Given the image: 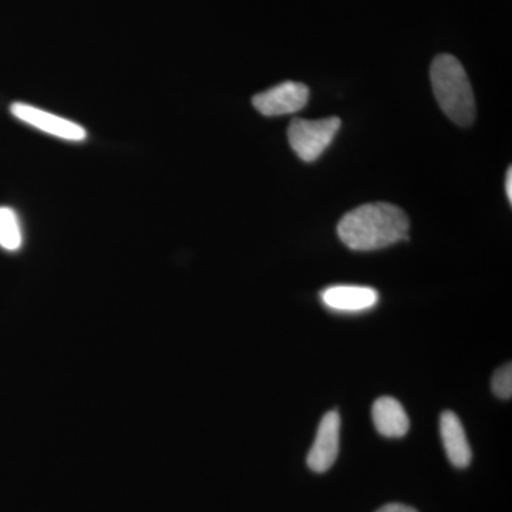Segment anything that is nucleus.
Returning <instances> with one entry per match:
<instances>
[{"label": "nucleus", "instance_id": "8", "mask_svg": "<svg viewBox=\"0 0 512 512\" xmlns=\"http://www.w3.org/2000/svg\"><path fill=\"white\" fill-rule=\"evenodd\" d=\"M440 434L450 463L457 468L467 467L473 453H471L466 431H464L463 424H461L456 413L448 410V412L441 414Z\"/></svg>", "mask_w": 512, "mask_h": 512}, {"label": "nucleus", "instance_id": "13", "mask_svg": "<svg viewBox=\"0 0 512 512\" xmlns=\"http://www.w3.org/2000/svg\"><path fill=\"white\" fill-rule=\"evenodd\" d=\"M505 191H507V197L512 202V170L508 168L507 178H505Z\"/></svg>", "mask_w": 512, "mask_h": 512}, {"label": "nucleus", "instance_id": "12", "mask_svg": "<svg viewBox=\"0 0 512 512\" xmlns=\"http://www.w3.org/2000/svg\"><path fill=\"white\" fill-rule=\"evenodd\" d=\"M376 512H417L412 507H407V505L403 504H387L384 507L380 508L379 511Z\"/></svg>", "mask_w": 512, "mask_h": 512}, {"label": "nucleus", "instance_id": "11", "mask_svg": "<svg viewBox=\"0 0 512 512\" xmlns=\"http://www.w3.org/2000/svg\"><path fill=\"white\" fill-rule=\"evenodd\" d=\"M494 394H497L500 399L508 400L512 396V366L511 363H507L503 367L497 370L493 376V382H491Z\"/></svg>", "mask_w": 512, "mask_h": 512}, {"label": "nucleus", "instance_id": "4", "mask_svg": "<svg viewBox=\"0 0 512 512\" xmlns=\"http://www.w3.org/2000/svg\"><path fill=\"white\" fill-rule=\"evenodd\" d=\"M309 87L298 82H284L256 94L252 104L268 117L285 116L302 110L309 101Z\"/></svg>", "mask_w": 512, "mask_h": 512}, {"label": "nucleus", "instance_id": "6", "mask_svg": "<svg viewBox=\"0 0 512 512\" xmlns=\"http://www.w3.org/2000/svg\"><path fill=\"white\" fill-rule=\"evenodd\" d=\"M340 416L338 412L325 414L318 434L308 454V466L315 473H325L335 464L339 454Z\"/></svg>", "mask_w": 512, "mask_h": 512}, {"label": "nucleus", "instance_id": "5", "mask_svg": "<svg viewBox=\"0 0 512 512\" xmlns=\"http://www.w3.org/2000/svg\"><path fill=\"white\" fill-rule=\"evenodd\" d=\"M10 111L16 119L43 131V133L50 134V136L67 141L86 140V130L74 121L63 119V117L55 116V114L47 113L45 110L37 109V107L25 103L12 104Z\"/></svg>", "mask_w": 512, "mask_h": 512}, {"label": "nucleus", "instance_id": "7", "mask_svg": "<svg viewBox=\"0 0 512 512\" xmlns=\"http://www.w3.org/2000/svg\"><path fill=\"white\" fill-rule=\"evenodd\" d=\"M322 301L338 312H362L379 302V293L369 286L336 285L322 292Z\"/></svg>", "mask_w": 512, "mask_h": 512}, {"label": "nucleus", "instance_id": "2", "mask_svg": "<svg viewBox=\"0 0 512 512\" xmlns=\"http://www.w3.org/2000/svg\"><path fill=\"white\" fill-rule=\"evenodd\" d=\"M430 77L434 96L448 119L461 127L471 126L476 119V100L463 64L457 57L439 55L431 63Z\"/></svg>", "mask_w": 512, "mask_h": 512}, {"label": "nucleus", "instance_id": "1", "mask_svg": "<svg viewBox=\"0 0 512 512\" xmlns=\"http://www.w3.org/2000/svg\"><path fill=\"white\" fill-rule=\"evenodd\" d=\"M406 212L389 202H372L343 215L339 221L340 241L352 251H376L409 239Z\"/></svg>", "mask_w": 512, "mask_h": 512}, {"label": "nucleus", "instance_id": "10", "mask_svg": "<svg viewBox=\"0 0 512 512\" xmlns=\"http://www.w3.org/2000/svg\"><path fill=\"white\" fill-rule=\"evenodd\" d=\"M22 245V229L18 215L8 207H0V247L18 251Z\"/></svg>", "mask_w": 512, "mask_h": 512}, {"label": "nucleus", "instance_id": "3", "mask_svg": "<svg viewBox=\"0 0 512 512\" xmlns=\"http://www.w3.org/2000/svg\"><path fill=\"white\" fill-rule=\"evenodd\" d=\"M339 117L322 120L295 119L288 128V140L292 150L306 163H313L322 156L338 134Z\"/></svg>", "mask_w": 512, "mask_h": 512}, {"label": "nucleus", "instance_id": "9", "mask_svg": "<svg viewBox=\"0 0 512 512\" xmlns=\"http://www.w3.org/2000/svg\"><path fill=\"white\" fill-rule=\"evenodd\" d=\"M372 417L379 434L389 439H400L409 431V416L394 397H379L373 404Z\"/></svg>", "mask_w": 512, "mask_h": 512}]
</instances>
